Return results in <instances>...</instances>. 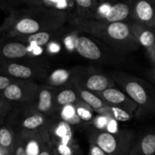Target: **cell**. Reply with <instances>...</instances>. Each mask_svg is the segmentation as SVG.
<instances>
[{
    "mask_svg": "<svg viewBox=\"0 0 155 155\" xmlns=\"http://www.w3.org/2000/svg\"><path fill=\"white\" fill-rule=\"evenodd\" d=\"M71 13L40 8L12 10L1 32L11 38L30 36L46 31H57L68 23Z\"/></svg>",
    "mask_w": 155,
    "mask_h": 155,
    "instance_id": "6da1fadb",
    "label": "cell"
},
{
    "mask_svg": "<svg viewBox=\"0 0 155 155\" xmlns=\"http://www.w3.org/2000/svg\"><path fill=\"white\" fill-rule=\"evenodd\" d=\"M68 24L77 31L89 35L124 55L140 47L129 22L107 23L71 15Z\"/></svg>",
    "mask_w": 155,
    "mask_h": 155,
    "instance_id": "7a4b0ae2",
    "label": "cell"
},
{
    "mask_svg": "<svg viewBox=\"0 0 155 155\" xmlns=\"http://www.w3.org/2000/svg\"><path fill=\"white\" fill-rule=\"evenodd\" d=\"M111 78L143 114H155V92L146 81L124 73H114Z\"/></svg>",
    "mask_w": 155,
    "mask_h": 155,
    "instance_id": "3957f363",
    "label": "cell"
},
{
    "mask_svg": "<svg viewBox=\"0 0 155 155\" xmlns=\"http://www.w3.org/2000/svg\"><path fill=\"white\" fill-rule=\"evenodd\" d=\"M88 140L98 145L107 155H130L136 137L133 132L128 130L110 133L93 128L88 133Z\"/></svg>",
    "mask_w": 155,
    "mask_h": 155,
    "instance_id": "277c9868",
    "label": "cell"
},
{
    "mask_svg": "<svg viewBox=\"0 0 155 155\" xmlns=\"http://www.w3.org/2000/svg\"><path fill=\"white\" fill-rule=\"evenodd\" d=\"M74 49L83 58L98 63L119 64L125 61V55L90 36L75 37Z\"/></svg>",
    "mask_w": 155,
    "mask_h": 155,
    "instance_id": "5b68a950",
    "label": "cell"
},
{
    "mask_svg": "<svg viewBox=\"0 0 155 155\" xmlns=\"http://www.w3.org/2000/svg\"><path fill=\"white\" fill-rule=\"evenodd\" d=\"M0 73L15 80H45L48 68L39 61H0Z\"/></svg>",
    "mask_w": 155,
    "mask_h": 155,
    "instance_id": "8992f818",
    "label": "cell"
},
{
    "mask_svg": "<svg viewBox=\"0 0 155 155\" xmlns=\"http://www.w3.org/2000/svg\"><path fill=\"white\" fill-rule=\"evenodd\" d=\"M9 115L11 128L12 127H18L19 131L24 130L39 133L46 136L50 142L48 131L52 118L37 112L29 111L20 106H16Z\"/></svg>",
    "mask_w": 155,
    "mask_h": 155,
    "instance_id": "52a82bcc",
    "label": "cell"
},
{
    "mask_svg": "<svg viewBox=\"0 0 155 155\" xmlns=\"http://www.w3.org/2000/svg\"><path fill=\"white\" fill-rule=\"evenodd\" d=\"M40 86L33 80H15L0 93V98L15 107L28 104L37 97Z\"/></svg>",
    "mask_w": 155,
    "mask_h": 155,
    "instance_id": "ba28073f",
    "label": "cell"
},
{
    "mask_svg": "<svg viewBox=\"0 0 155 155\" xmlns=\"http://www.w3.org/2000/svg\"><path fill=\"white\" fill-rule=\"evenodd\" d=\"M73 82L94 93L114 87L116 84L111 77L102 73L80 68H75V75Z\"/></svg>",
    "mask_w": 155,
    "mask_h": 155,
    "instance_id": "9c48e42d",
    "label": "cell"
},
{
    "mask_svg": "<svg viewBox=\"0 0 155 155\" xmlns=\"http://www.w3.org/2000/svg\"><path fill=\"white\" fill-rule=\"evenodd\" d=\"M20 106L25 110L42 114L49 118L54 117L58 113L54 105V89L45 86H41L37 97L28 104Z\"/></svg>",
    "mask_w": 155,
    "mask_h": 155,
    "instance_id": "30bf717a",
    "label": "cell"
},
{
    "mask_svg": "<svg viewBox=\"0 0 155 155\" xmlns=\"http://www.w3.org/2000/svg\"><path fill=\"white\" fill-rule=\"evenodd\" d=\"M96 94L107 106L115 107L133 115L139 110L137 104L122 90L113 87Z\"/></svg>",
    "mask_w": 155,
    "mask_h": 155,
    "instance_id": "8fae6325",
    "label": "cell"
},
{
    "mask_svg": "<svg viewBox=\"0 0 155 155\" xmlns=\"http://www.w3.org/2000/svg\"><path fill=\"white\" fill-rule=\"evenodd\" d=\"M31 55L30 48L24 42L16 39L6 41L5 39L0 42V61H22Z\"/></svg>",
    "mask_w": 155,
    "mask_h": 155,
    "instance_id": "7c38bea8",
    "label": "cell"
},
{
    "mask_svg": "<svg viewBox=\"0 0 155 155\" xmlns=\"http://www.w3.org/2000/svg\"><path fill=\"white\" fill-rule=\"evenodd\" d=\"M131 20L155 30V0L134 2Z\"/></svg>",
    "mask_w": 155,
    "mask_h": 155,
    "instance_id": "4fadbf2b",
    "label": "cell"
},
{
    "mask_svg": "<svg viewBox=\"0 0 155 155\" xmlns=\"http://www.w3.org/2000/svg\"><path fill=\"white\" fill-rule=\"evenodd\" d=\"M48 136L50 139V145L58 143L74 145L72 127L70 124H67L60 118L54 120L52 117V121L48 131Z\"/></svg>",
    "mask_w": 155,
    "mask_h": 155,
    "instance_id": "5bb4252c",
    "label": "cell"
},
{
    "mask_svg": "<svg viewBox=\"0 0 155 155\" xmlns=\"http://www.w3.org/2000/svg\"><path fill=\"white\" fill-rule=\"evenodd\" d=\"M133 5L134 2L133 1L115 3L110 6L105 14L94 20L105 21L107 23L126 22L127 20L131 18Z\"/></svg>",
    "mask_w": 155,
    "mask_h": 155,
    "instance_id": "9a60e30c",
    "label": "cell"
},
{
    "mask_svg": "<svg viewBox=\"0 0 155 155\" xmlns=\"http://www.w3.org/2000/svg\"><path fill=\"white\" fill-rule=\"evenodd\" d=\"M129 24L139 45L146 48L148 54L151 52L155 45V30L134 21H130Z\"/></svg>",
    "mask_w": 155,
    "mask_h": 155,
    "instance_id": "2e32d148",
    "label": "cell"
},
{
    "mask_svg": "<svg viewBox=\"0 0 155 155\" xmlns=\"http://www.w3.org/2000/svg\"><path fill=\"white\" fill-rule=\"evenodd\" d=\"M75 75V68L71 70L68 69H56L51 74H48L45 79L44 86H48L51 89L71 86Z\"/></svg>",
    "mask_w": 155,
    "mask_h": 155,
    "instance_id": "e0dca14e",
    "label": "cell"
},
{
    "mask_svg": "<svg viewBox=\"0 0 155 155\" xmlns=\"http://www.w3.org/2000/svg\"><path fill=\"white\" fill-rule=\"evenodd\" d=\"M23 4L27 8H40L53 9L57 11L68 12L72 14L75 10V1L69 0H27L23 1Z\"/></svg>",
    "mask_w": 155,
    "mask_h": 155,
    "instance_id": "ac0fdd59",
    "label": "cell"
},
{
    "mask_svg": "<svg viewBox=\"0 0 155 155\" xmlns=\"http://www.w3.org/2000/svg\"><path fill=\"white\" fill-rule=\"evenodd\" d=\"M130 155H155V130H150L136 139Z\"/></svg>",
    "mask_w": 155,
    "mask_h": 155,
    "instance_id": "d6986e66",
    "label": "cell"
},
{
    "mask_svg": "<svg viewBox=\"0 0 155 155\" xmlns=\"http://www.w3.org/2000/svg\"><path fill=\"white\" fill-rule=\"evenodd\" d=\"M54 89V105L57 112L67 105H75L79 96L72 86Z\"/></svg>",
    "mask_w": 155,
    "mask_h": 155,
    "instance_id": "ffe728a7",
    "label": "cell"
},
{
    "mask_svg": "<svg viewBox=\"0 0 155 155\" xmlns=\"http://www.w3.org/2000/svg\"><path fill=\"white\" fill-rule=\"evenodd\" d=\"M62 32H63V29L57 30V31L41 32V33H35L30 36H19V37H15L13 39L24 42L26 45L29 44V45H33L39 47L53 42L56 38L61 35Z\"/></svg>",
    "mask_w": 155,
    "mask_h": 155,
    "instance_id": "44dd1931",
    "label": "cell"
},
{
    "mask_svg": "<svg viewBox=\"0 0 155 155\" xmlns=\"http://www.w3.org/2000/svg\"><path fill=\"white\" fill-rule=\"evenodd\" d=\"M71 86H73V88L77 92L79 98L81 101H83V102L86 103V104H88L95 112L103 108L106 105L103 102L102 100L94 92L87 90V89L82 87V86H80V85L74 83V82H73Z\"/></svg>",
    "mask_w": 155,
    "mask_h": 155,
    "instance_id": "7402d4cb",
    "label": "cell"
},
{
    "mask_svg": "<svg viewBox=\"0 0 155 155\" xmlns=\"http://www.w3.org/2000/svg\"><path fill=\"white\" fill-rule=\"evenodd\" d=\"M95 113L97 114L103 115L110 119H114L116 121H120V122H126V121L130 120L133 117V115L125 110L107 105H105L103 108L100 109Z\"/></svg>",
    "mask_w": 155,
    "mask_h": 155,
    "instance_id": "603a6c76",
    "label": "cell"
},
{
    "mask_svg": "<svg viewBox=\"0 0 155 155\" xmlns=\"http://www.w3.org/2000/svg\"><path fill=\"white\" fill-rule=\"evenodd\" d=\"M16 139V133L10 127H0V147L7 152L12 153Z\"/></svg>",
    "mask_w": 155,
    "mask_h": 155,
    "instance_id": "cb8c5ba5",
    "label": "cell"
},
{
    "mask_svg": "<svg viewBox=\"0 0 155 155\" xmlns=\"http://www.w3.org/2000/svg\"><path fill=\"white\" fill-rule=\"evenodd\" d=\"M58 113L59 118L66 122L67 124H70L71 127L79 126L83 123L77 115L75 105L65 106L60 109Z\"/></svg>",
    "mask_w": 155,
    "mask_h": 155,
    "instance_id": "d4e9b609",
    "label": "cell"
},
{
    "mask_svg": "<svg viewBox=\"0 0 155 155\" xmlns=\"http://www.w3.org/2000/svg\"><path fill=\"white\" fill-rule=\"evenodd\" d=\"M76 111L79 118L83 123H92L94 117V110L88 104L80 99L75 104Z\"/></svg>",
    "mask_w": 155,
    "mask_h": 155,
    "instance_id": "484cf974",
    "label": "cell"
},
{
    "mask_svg": "<svg viewBox=\"0 0 155 155\" xmlns=\"http://www.w3.org/2000/svg\"><path fill=\"white\" fill-rule=\"evenodd\" d=\"M51 146L52 147L53 154L54 155H75L74 145L58 143Z\"/></svg>",
    "mask_w": 155,
    "mask_h": 155,
    "instance_id": "4316f807",
    "label": "cell"
},
{
    "mask_svg": "<svg viewBox=\"0 0 155 155\" xmlns=\"http://www.w3.org/2000/svg\"><path fill=\"white\" fill-rule=\"evenodd\" d=\"M12 155H27L26 152L25 146L22 137L19 133H16V139H15V145L12 152Z\"/></svg>",
    "mask_w": 155,
    "mask_h": 155,
    "instance_id": "83f0119b",
    "label": "cell"
},
{
    "mask_svg": "<svg viewBox=\"0 0 155 155\" xmlns=\"http://www.w3.org/2000/svg\"><path fill=\"white\" fill-rule=\"evenodd\" d=\"M109 120H110V118L107 117L97 114L96 116H95L93 120H92V124L94 126V128L98 130H107Z\"/></svg>",
    "mask_w": 155,
    "mask_h": 155,
    "instance_id": "f1b7e54d",
    "label": "cell"
},
{
    "mask_svg": "<svg viewBox=\"0 0 155 155\" xmlns=\"http://www.w3.org/2000/svg\"><path fill=\"white\" fill-rule=\"evenodd\" d=\"M15 107V105L0 98V119L3 120L5 117L8 116Z\"/></svg>",
    "mask_w": 155,
    "mask_h": 155,
    "instance_id": "f546056e",
    "label": "cell"
},
{
    "mask_svg": "<svg viewBox=\"0 0 155 155\" xmlns=\"http://www.w3.org/2000/svg\"><path fill=\"white\" fill-rule=\"evenodd\" d=\"M14 81L15 80L0 73V93L3 92L8 86H10Z\"/></svg>",
    "mask_w": 155,
    "mask_h": 155,
    "instance_id": "4dcf8cb0",
    "label": "cell"
},
{
    "mask_svg": "<svg viewBox=\"0 0 155 155\" xmlns=\"http://www.w3.org/2000/svg\"><path fill=\"white\" fill-rule=\"evenodd\" d=\"M88 155H107L104 152L101 148H100L98 145H95L93 143L89 142V153Z\"/></svg>",
    "mask_w": 155,
    "mask_h": 155,
    "instance_id": "1f68e13d",
    "label": "cell"
},
{
    "mask_svg": "<svg viewBox=\"0 0 155 155\" xmlns=\"http://www.w3.org/2000/svg\"><path fill=\"white\" fill-rule=\"evenodd\" d=\"M105 131L109 132L110 133H117L119 132L118 130V126H117V121H116L114 119L109 120L108 124H107V130Z\"/></svg>",
    "mask_w": 155,
    "mask_h": 155,
    "instance_id": "d6a6232c",
    "label": "cell"
},
{
    "mask_svg": "<svg viewBox=\"0 0 155 155\" xmlns=\"http://www.w3.org/2000/svg\"><path fill=\"white\" fill-rule=\"evenodd\" d=\"M39 155H54L53 154L52 147L50 145L49 143L46 142V143L44 144L43 146H42Z\"/></svg>",
    "mask_w": 155,
    "mask_h": 155,
    "instance_id": "836d02e7",
    "label": "cell"
},
{
    "mask_svg": "<svg viewBox=\"0 0 155 155\" xmlns=\"http://www.w3.org/2000/svg\"><path fill=\"white\" fill-rule=\"evenodd\" d=\"M61 46L58 43H57L56 42L53 41V42H50L49 44H48V47H47V50L49 51L51 54H54V53H57L60 51Z\"/></svg>",
    "mask_w": 155,
    "mask_h": 155,
    "instance_id": "e575fe53",
    "label": "cell"
},
{
    "mask_svg": "<svg viewBox=\"0 0 155 155\" xmlns=\"http://www.w3.org/2000/svg\"><path fill=\"white\" fill-rule=\"evenodd\" d=\"M12 7V2H0V9H10Z\"/></svg>",
    "mask_w": 155,
    "mask_h": 155,
    "instance_id": "d590c367",
    "label": "cell"
},
{
    "mask_svg": "<svg viewBox=\"0 0 155 155\" xmlns=\"http://www.w3.org/2000/svg\"><path fill=\"white\" fill-rule=\"evenodd\" d=\"M148 56H149L150 58H151V60L152 61V62L154 63V64L155 66V45H154V48H153V50L151 51V52H150L149 54H148Z\"/></svg>",
    "mask_w": 155,
    "mask_h": 155,
    "instance_id": "8d00e7d4",
    "label": "cell"
},
{
    "mask_svg": "<svg viewBox=\"0 0 155 155\" xmlns=\"http://www.w3.org/2000/svg\"><path fill=\"white\" fill-rule=\"evenodd\" d=\"M152 76H153V78H154V83H155V66H154V69H153Z\"/></svg>",
    "mask_w": 155,
    "mask_h": 155,
    "instance_id": "74e56055",
    "label": "cell"
},
{
    "mask_svg": "<svg viewBox=\"0 0 155 155\" xmlns=\"http://www.w3.org/2000/svg\"><path fill=\"white\" fill-rule=\"evenodd\" d=\"M4 37H5V36H3L2 34H1V33H0V42H1L3 39H4Z\"/></svg>",
    "mask_w": 155,
    "mask_h": 155,
    "instance_id": "f35d334b",
    "label": "cell"
},
{
    "mask_svg": "<svg viewBox=\"0 0 155 155\" xmlns=\"http://www.w3.org/2000/svg\"><path fill=\"white\" fill-rule=\"evenodd\" d=\"M2 120H1V119H0V124H1L2 121Z\"/></svg>",
    "mask_w": 155,
    "mask_h": 155,
    "instance_id": "ab89813d",
    "label": "cell"
},
{
    "mask_svg": "<svg viewBox=\"0 0 155 155\" xmlns=\"http://www.w3.org/2000/svg\"><path fill=\"white\" fill-rule=\"evenodd\" d=\"M6 155H12V153H11V154H6Z\"/></svg>",
    "mask_w": 155,
    "mask_h": 155,
    "instance_id": "60d3db41",
    "label": "cell"
},
{
    "mask_svg": "<svg viewBox=\"0 0 155 155\" xmlns=\"http://www.w3.org/2000/svg\"></svg>",
    "mask_w": 155,
    "mask_h": 155,
    "instance_id": "b9f144b4",
    "label": "cell"
}]
</instances>
